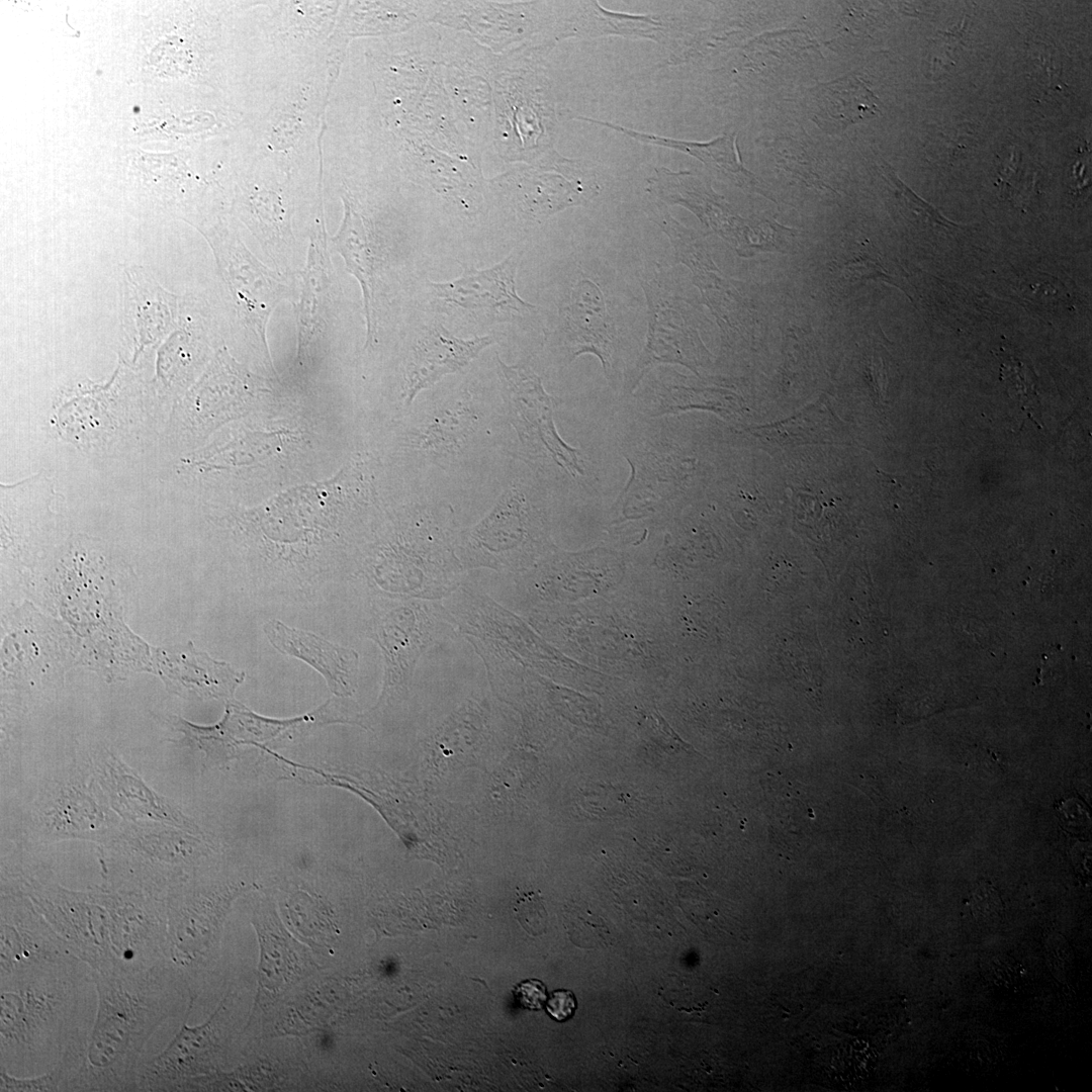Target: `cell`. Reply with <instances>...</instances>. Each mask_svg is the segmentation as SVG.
<instances>
[{"instance_id":"1","label":"cell","mask_w":1092,"mask_h":1092,"mask_svg":"<svg viewBox=\"0 0 1092 1092\" xmlns=\"http://www.w3.org/2000/svg\"><path fill=\"white\" fill-rule=\"evenodd\" d=\"M0 1063L8 1073H44L68 1065L74 1074L97 1010L92 969L71 956L1 976Z\"/></svg>"},{"instance_id":"2","label":"cell","mask_w":1092,"mask_h":1092,"mask_svg":"<svg viewBox=\"0 0 1092 1092\" xmlns=\"http://www.w3.org/2000/svg\"><path fill=\"white\" fill-rule=\"evenodd\" d=\"M93 972L97 1010L84 1059L69 1091H136L141 1055L171 1014L174 968L168 960L130 972Z\"/></svg>"},{"instance_id":"3","label":"cell","mask_w":1092,"mask_h":1092,"mask_svg":"<svg viewBox=\"0 0 1092 1092\" xmlns=\"http://www.w3.org/2000/svg\"><path fill=\"white\" fill-rule=\"evenodd\" d=\"M108 914L111 972L150 968L170 958L167 912L143 891L102 894Z\"/></svg>"},{"instance_id":"4","label":"cell","mask_w":1092,"mask_h":1092,"mask_svg":"<svg viewBox=\"0 0 1092 1092\" xmlns=\"http://www.w3.org/2000/svg\"><path fill=\"white\" fill-rule=\"evenodd\" d=\"M38 895L33 899L46 920L62 938L68 949L88 965L92 971L111 972L113 961L108 932V914L102 894L77 895L62 893Z\"/></svg>"},{"instance_id":"5","label":"cell","mask_w":1092,"mask_h":1092,"mask_svg":"<svg viewBox=\"0 0 1092 1092\" xmlns=\"http://www.w3.org/2000/svg\"><path fill=\"white\" fill-rule=\"evenodd\" d=\"M184 1023L169 1045L154 1058L142 1062L136 1075V1091L178 1090L190 1077L214 1069L221 1052L224 1002L207 1022L189 1027Z\"/></svg>"},{"instance_id":"6","label":"cell","mask_w":1092,"mask_h":1092,"mask_svg":"<svg viewBox=\"0 0 1092 1092\" xmlns=\"http://www.w3.org/2000/svg\"><path fill=\"white\" fill-rule=\"evenodd\" d=\"M512 423L520 439L542 451L569 473H581L575 450L557 435L552 419L551 397L543 389L541 379L530 369L507 366L498 360Z\"/></svg>"},{"instance_id":"7","label":"cell","mask_w":1092,"mask_h":1092,"mask_svg":"<svg viewBox=\"0 0 1092 1092\" xmlns=\"http://www.w3.org/2000/svg\"><path fill=\"white\" fill-rule=\"evenodd\" d=\"M71 956L62 938L31 907L2 905L1 976Z\"/></svg>"},{"instance_id":"8","label":"cell","mask_w":1092,"mask_h":1092,"mask_svg":"<svg viewBox=\"0 0 1092 1092\" xmlns=\"http://www.w3.org/2000/svg\"><path fill=\"white\" fill-rule=\"evenodd\" d=\"M462 267L459 278L432 284L436 295L444 301L465 309H486L496 314L523 313L534 308L516 291V262L512 256L486 270H477L464 263Z\"/></svg>"},{"instance_id":"9","label":"cell","mask_w":1092,"mask_h":1092,"mask_svg":"<svg viewBox=\"0 0 1092 1092\" xmlns=\"http://www.w3.org/2000/svg\"><path fill=\"white\" fill-rule=\"evenodd\" d=\"M264 632L280 653L297 657L321 672L334 694L352 695L359 665L356 651L337 646L313 633L286 626L277 620L267 621Z\"/></svg>"},{"instance_id":"10","label":"cell","mask_w":1092,"mask_h":1092,"mask_svg":"<svg viewBox=\"0 0 1092 1092\" xmlns=\"http://www.w3.org/2000/svg\"><path fill=\"white\" fill-rule=\"evenodd\" d=\"M490 343L489 336L459 339L442 325L427 330L416 343L406 366V402L443 376L462 370Z\"/></svg>"},{"instance_id":"11","label":"cell","mask_w":1092,"mask_h":1092,"mask_svg":"<svg viewBox=\"0 0 1092 1092\" xmlns=\"http://www.w3.org/2000/svg\"><path fill=\"white\" fill-rule=\"evenodd\" d=\"M217 255L224 264L226 281L237 300L239 311L267 348L266 324L274 306L282 298V286L245 247L221 249Z\"/></svg>"},{"instance_id":"12","label":"cell","mask_w":1092,"mask_h":1092,"mask_svg":"<svg viewBox=\"0 0 1092 1092\" xmlns=\"http://www.w3.org/2000/svg\"><path fill=\"white\" fill-rule=\"evenodd\" d=\"M571 359L589 352L600 357L605 370L611 367L612 335L603 295L587 280L578 282L564 310Z\"/></svg>"},{"instance_id":"13","label":"cell","mask_w":1092,"mask_h":1092,"mask_svg":"<svg viewBox=\"0 0 1092 1092\" xmlns=\"http://www.w3.org/2000/svg\"><path fill=\"white\" fill-rule=\"evenodd\" d=\"M333 243L344 258L347 270L356 277L362 288L368 346L375 331V275L379 258L371 233L349 204L346 205L345 219Z\"/></svg>"},{"instance_id":"14","label":"cell","mask_w":1092,"mask_h":1092,"mask_svg":"<svg viewBox=\"0 0 1092 1092\" xmlns=\"http://www.w3.org/2000/svg\"><path fill=\"white\" fill-rule=\"evenodd\" d=\"M814 91L817 108L814 119L826 131L844 130L879 112L878 98L855 76L820 84Z\"/></svg>"},{"instance_id":"15","label":"cell","mask_w":1092,"mask_h":1092,"mask_svg":"<svg viewBox=\"0 0 1092 1092\" xmlns=\"http://www.w3.org/2000/svg\"><path fill=\"white\" fill-rule=\"evenodd\" d=\"M107 767L106 785L112 804L119 813L182 824L181 816L120 761L110 760Z\"/></svg>"},{"instance_id":"16","label":"cell","mask_w":1092,"mask_h":1092,"mask_svg":"<svg viewBox=\"0 0 1092 1092\" xmlns=\"http://www.w3.org/2000/svg\"><path fill=\"white\" fill-rule=\"evenodd\" d=\"M318 247H310L308 264L303 274V294L299 312V351L301 354L312 335L323 323L324 309L328 301L329 278L324 255Z\"/></svg>"},{"instance_id":"17","label":"cell","mask_w":1092,"mask_h":1092,"mask_svg":"<svg viewBox=\"0 0 1092 1092\" xmlns=\"http://www.w3.org/2000/svg\"><path fill=\"white\" fill-rule=\"evenodd\" d=\"M632 135L642 141H654L652 142L654 144L656 143L673 147L680 151H686L687 153L698 157L705 163L713 162L718 167L725 168L732 172H737L741 169L734 152L733 140L730 136H723L709 144H695L679 143L657 136L639 134L638 132H632Z\"/></svg>"},{"instance_id":"18","label":"cell","mask_w":1092,"mask_h":1092,"mask_svg":"<svg viewBox=\"0 0 1092 1092\" xmlns=\"http://www.w3.org/2000/svg\"><path fill=\"white\" fill-rule=\"evenodd\" d=\"M73 1075L74 1070L68 1065H60L47 1073L31 1077H16L1 1066L0 1091H60L64 1090L63 1088L68 1090V1083Z\"/></svg>"},{"instance_id":"19","label":"cell","mask_w":1092,"mask_h":1092,"mask_svg":"<svg viewBox=\"0 0 1092 1092\" xmlns=\"http://www.w3.org/2000/svg\"><path fill=\"white\" fill-rule=\"evenodd\" d=\"M514 910L519 923L532 935H540L547 929V912L541 895L537 892L519 894Z\"/></svg>"},{"instance_id":"20","label":"cell","mask_w":1092,"mask_h":1092,"mask_svg":"<svg viewBox=\"0 0 1092 1092\" xmlns=\"http://www.w3.org/2000/svg\"><path fill=\"white\" fill-rule=\"evenodd\" d=\"M884 173L888 177L897 189V193L903 198V201L909 205V209L918 213L926 223L932 226H941L944 229L960 228L954 222L949 221L942 216L933 206L917 197L909 188H907L895 175L893 170L888 165L883 166Z\"/></svg>"},{"instance_id":"21","label":"cell","mask_w":1092,"mask_h":1092,"mask_svg":"<svg viewBox=\"0 0 1092 1092\" xmlns=\"http://www.w3.org/2000/svg\"><path fill=\"white\" fill-rule=\"evenodd\" d=\"M651 740L666 751H695L691 745L678 737L657 712L647 716Z\"/></svg>"},{"instance_id":"22","label":"cell","mask_w":1092,"mask_h":1092,"mask_svg":"<svg viewBox=\"0 0 1092 1092\" xmlns=\"http://www.w3.org/2000/svg\"><path fill=\"white\" fill-rule=\"evenodd\" d=\"M514 994L518 1001L528 1009H539L546 1000V989L542 982L527 980L516 986Z\"/></svg>"},{"instance_id":"23","label":"cell","mask_w":1092,"mask_h":1092,"mask_svg":"<svg viewBox=\"0 0 1092 1092\" xmlns=\"http://www.w3.org/2000/svg\"><path fill=\"white\" fill-rule=\"evenodd\" d=\"M575 1007V997L568 990L554 991L547 1002L548 1013L557 1021H564L571 1017Z\"/></svg>"},{"instance_id":"24","label":"cell","mask_w":1092,"mask_h":1092,"mask_svg":"<svg viewBox=\"0 0 1092 1092\" xmlns=\"http://www.w3.org/2000/svg\"><path fill=\"white\" fill-rule=\"evenodd\" d=\"M974 908L983 914H998L1001 901L997 891L987 884L980 885L971 899Z\"/></svg>"}]
</instances>
